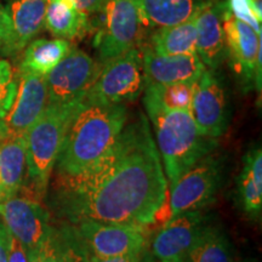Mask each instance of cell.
Segmentation results:
<instances>
[{"label":"cell","instance_id":"obj_1","mask_svg":"<svg viewBox=\"0 0 262 262\" xmlns=\"http://www.w3.org/2000/svg\"><path fill=\"white\" fill-rule=\"evenodd\" d=\"M168 181L149 122L140 113L95 165L56 176L52 206L64 224L90 220L148 227L164 204Z\"/></svg>","mask_w":262,"mask_h":262},{"label":"cell","instance_id":"obj_2","mask_svg":"<svg viewBox=\"0 0 262 262\" xmlns=\"http://www.w3.org/2000/svg\"><path fill=\"white\" fill-rule=\"evenodd\" d=\"M129 119L124 104L88 103L72 120L56 162V176H73L95 165L112 148Z\"/></svg>","mask_w":262,"mask_h":262},{"label":"cell","instance_id":"obj_3","mask_svg":"<svg viewBox=\"0 0 262 262\" xmlns=\"http://www.w3.org/2000/svg\"><path fill=\"white\" fill-rule=\"evenodd\" d=\"M156 133L157 148L168 187L211 152L216 140L201 133L189 111H168L145 104Z\"/></svg>","mask_w":262,"mask_h":262},{"label":"cell","instance_id":"obj_4","mask_svg":"<svg viewBox=\"0 0 262 262\" xmlns=\"http://www.w3.org/2000/svg\"><path fill=\"white\" fill-rule=\"evenodd\" d=\"M81 106L83 101L63 106L48 104L39 119L25 134L27 178L22 189L39 201L47 194L67 131Z\"/></svg>","mask_w":262,"mask_h":262},{"label":"cell","instance_id":"obj_5","mask_svg":"<svg viewBox=\"0 0 262 262\" xmlns=\"http://www.w3.org/2000/svg\"><path fill=\"white\" fill-rule=\"evenodd\" d=\"M220 180V162L205 156L169 186L165 202L157 211L153 224L163 226L185 212L202 210L214 201Z\"/></svg>","mask_w":262,"mask_h":262},{"label":"cell","instance_id":"obj_6","mask_svg":"<svg viewBox=\"0 0 262 262\" xmlns=\"http://www.w3.org/2000/svg\"><path fill=\"white\" fill-rule=\"evenodd\" d=\"M143 90L142 52L137 48L102 64L84 102L124 104L136 100Z\"/></svg>","mask_w":262,"mask_h":262},{"label":"cell","instance_id":"obj_7","mask_svg":"<svg viewBox=\"0 0 262 262\" xmlns=\"http://www.w3.org/2000/svg\"><path fill=\"white\" fill-rule=\"evenodd\" d=\"M101 15L102 25L94 40L101 64L140 47L145 27L135 0H107Z\"/></svg>","mask_w":262,"mask_h":262},{"label":"cell","instance_id":"obj_8","mask_svg":"<svg viewBox=\"0 0 262 262\" xmlns=\"http://www.w3.org/2000/svg\"><path fill=\"white\" fill-rule=\"evenodd\" d=\"M83 245L88 255L98 257H116L147 249L148 228L137 226L102 224L81 220L66 224Z\"/></svg>","mask_w":262,"mask_h":262},{"label":"cell","instance_id":"obj_9","mask_svg":"<svg viewBox=\"0 0 262 262\" xmlns=\"http://www.w3.org/2000/svg\"><path fill=\"white\" fill-rule=\"evenodd\" d=\"M102 64L75 47L55 66L47 78L48 104L63 106L81 102Z\"/></svg>","mask_w":262,"mask_h":262},{"label":"cell","instance_id":"obj_10","mask_svg":"<svg viewBox=\"0 0 262 262\" xmlns=\"http://www.w3.org/2000/svg\"><path fill=\"white\" fill-rule=\"evenodd\" d=\"M0 219L6 231L26 249L27 256L37 250L52 228L50 212L41 201L22 188L0 203Z\"/></svg>","mask_w":262,"mask_h":262},{"label":"cell","instance_id":"obj_11","mask_svg":"<svg viewBox=\"0 0 262 262\" xmlns=\"http://www.w3.org/2000/svg\"><path fill=\"white\" fill-rule=\"evenodd\" d=\"M191 113L203 135L215 140L224 135L228 125V103L215 71L206 68L195 83Z\"/></svg>","mask_w":262,"mask_h":262},{"label":"cell","instance_id":"obj_12","mask_svg":"<svg viewBox=\"0 0 262 262\" xmlns=\"http://www.w3.org/2000/svg\"><path fill=\"white\" fill-rule=\"evenodd\" d=\"M18 79L14 104L3 122L4 137L25 136L48 106L45 75L26 71L16 72Z\"/></svg>","mask_w":262,"mask_h":262},{"label":"cell","instance_id":"obj_13","mask_svg":"<svg viewBox=\"0 0 262 262\" xmlns=\"http://www.w3.org/2000/svg\"><path fill=\"white\" fill-rule=\"evenodd\" d=\"M222 28L225 33L226 49L232 66L243 83L250 86L255 84L257 58L261 55V33L234 17L222 3Z\"/></svg>","mask_w":262,"mask_h":262},{"label":"cell","instance_id":"obj_14","mask_svg":"<svg viewBox=\"0 0 262 262\" xmlns=\"http://www.w3.org/2000/svg\"><path fill=\"white\" fill-rule=\"evenodd\" d=\"M205 224L201 210L176 216L155 235L149 253L158 262H185L186 253Z\"/></svg>","mask_w":262,"mask_h":262},{"label":"cell","instance_id":"obj_15","mask_svg":"<svg viewBox=\"0 0 262 262\" xmlns=\"http://www.w3.org/2000/svg\"><path fill=\"white\" fill-rule=\"evenodd\" d=\"M142 52V71L145 86L198 81L206 67L196 54L163 56L157 54L148 45L141 48Z\"/></svg>","mask_w":262,"mask_h":262},{"label":"cell","instance_id":"obj_16","mask_svg":"<svg viewBox=\"0 0 262 262\" xmlns=\"http://www.w3.org/2000/svg\"><path fill=\"white\" fill-rule=\"evenodd\" d=\"M221 11L220 0H205L196 14L195 54L211 71L217 70L227 56Z\"/></svg>","mask_w":262,"mask_h":262},{"label":"cell","instance_id":"obj_17","mask_svg":"<svg viewBox=\"0 0 262 262\" xmlns=\"http://www.w3.org/2000/svg\"><path fill=\"white\" fill-rule=\"evenodd\" d=\"M48 0H11L5 6L11 35L4 55H15L34 39L45 25Z\"/></svg>","mask_w":262,"mask_h":262},{"label":"cell","instance_id":"obj_18","mask_svg":"<svg viewBox=\"0 0 262 262\" xmlns=\"http://www.w3.org/2000/svg\"><path fill=\"white\" fill-rule=\"evenodd\" d=\"M44 26L54 37L71 42L84 39L93 29L90 16L73 0H48Z\"/></svg>","mask_w":262,"mask_h":262},{"label":"cell","instance_id":"obj_19","mask_svg":"<svg viewBox=\"0 0 262 262\" xmlns=\"http://www.w3.org/2000/svg\"><path fill=\"white\" fill-rule=\"evenodd\" d=\"M26 172L25 136H6L0 140V191L4 201L21 191Z\"/></svg>","mask_w":262,"mask_h":262},{"label":"cell","instance_id":"obj_20","mask_svg":"<svg viewBox=\"0 0 262 262\" xmlns=\"http://www.w3.org/2000/svg\"><path fill=\"white\" fill-rule=\"evenodd\" d=\"M205 0H135L145 28H163L191 17Z\"/></svg>","mask_w":262,"mask_h":262},{"label":"cell","instance_id":"obj_21","mask_svg":"<svg viewBox=\"0 0 262 262\" xmlns=\"http://www.w3.org/2000/svg\"><path fill=\"white\" fill-rule=\"evenodd\" d=\"M196 14L198 10L181 24L158 28L150 35L147 45L163 56L195 54Z\"/></svg>","mask_w":262,"mask_h":262},{"label":"cell","instance_id":"obj_22","mask_svg":"<svg viewBox=\"0 0 262 262\" xmlns=\"http://www.w3.org/2000/svg\"><path fill=\"white\" fill-rule=\"evenodd\" d=\"M239 203L245 214L260 216L262 210V152L255 147L245 155L238 179Z\"/></svg>","mask_w":262,"mask_h":262},{"label":"cell","instance_id":"obj_23","mask_svg":"<svg viewBox=\"0 0 262 262\" xmlns=\"http://www.w3.org/2000/svg\"><path fill=\"white\" fill-rule=\"evenodd\" d=\"M73 44L64 39H33L25 48L18 71L47 75L63 58Z\"/></svg>","mask_w":262,"mask_h":262},{"label":"cell","instance_id":"obj_24","mask_svg":"<svg viewBox=\"0 0 262 262\" xmlns=\"http://www.w3.org/2000/svg\"><path fill=\"white\" fill-rule=\"evenodd\" d=\"M185 262H232L225 232L217 226L205 224L186 253Z\"/></svg>","mask_w":262,"mask_h":262},{"label":"cell","instance_id":"obj_25","mask_svg":"<svg viewBox=\"0 0 262 262\" xmlns=\"http://www.w3.org/2000/svg\"><path fill=\"white\" fill-rule=\"evenodd\" d=\"M195 83L182 81V83L164 85H147L145 86L143 103L153 104V106H158L168 111H189L191 112Z\"/></svg>","mask_w":262,"mask_h":262},{"label":"cell","instance_id":"obj_26","mask_svg":"<svg viewBox=\"0 0 262 262\" xmlns=\"http://www.w3.org/2000/svg\"><path fill=\"white\" fill-rule=\"evenodd\" d=\"M17 85V74L11 63L6 60H0V140L4 139L3 122L14 104Z\"/></svg>","mask_w":262,"mask_h":262},{"label":"cell","instance_id":"obj_27","mask_svg":"<svg viewBox=\"0 0 262 262\" xmlns=\"http://www.w3.org/2000/svg\"><path fill=\"white\" fill-rule=\"evenodd\" d=\"M58 229L60 235V262H88V255L67 225Z\"/></svg>","mask_w":262,"mask_h":262},{"label":"cell","instance_id":"obj_28","mask_svg":"<svg viewBox=\"0 0 262 262\" xmlns=\"http://www.w3.org/2000/svg\"><path fill=\"white\" fill-rule=\"evenodd\" d=\"M28 260L29 262H60V235L55 226H52L37 250L29 255Z\"/></svg>","mask_w":262,"mask_h":262},{"label":"cell","instance_id":"obj_29","mask_svg":"<svg viewBox=\"0 0 262 262\" xmlns=\"http://www.w3.org/2000/svg\"><path fill=\"white\" fill-rule=\"evenodd\" d=\"M226 8L235 18L250 26L255 32L261 33V22L257 21L251 11L249 0H227Z\"/></svg>","mask_w":262,"mask_h":262},{"label":"cell","instance_id":"obj_30","mask_svg":"<svg viewBox=\"0 0 262 262\" xmlns=\"http://www.w3.org/2000/svg\"><path fill=\"white\" fill-rule=\"evenodd\" d=\"M10 35H11V25L5 6L0 4V52L5 54Z\"/></svg>","mask_w":262,"mask_h":262},{"label":"cell","instance_id":"obj_31","mask_svg":"<svg viewBox=\"0 0 262 262\" xmlns=\"http://www.w3.org/2000/svg\"><path fill=\"white\" fill-rule=\"evenodd\" d=\"M8 262H29L26 249L19 244L17 239L10 234L9 239V261Z\"/></svg>","mask_w":262,"mask_h":262},{"label":"cell","instance_id":"obj_32","mask_svg":"<svg viewBox=\"0 0 262 262\" xmlns=\"http://www.w3.org/2000/svg\"><path fill=\"white\" fill-rule=\"evenodd\" d=\"M106 2L107 0H73L77 8L86 12L89 16L102 14Z\"/></svg>","mask_w":262,"mask_h":262},{"label":"cell","instance_id":"obj_33","mask_svg":"<svg viewBox=\"0 0 262 262\" xmlns=\"http://www.w3.org/2000/svg\"><path fill=\"white\" fill-rule=\"evenodd\" d=\"M145 250L140 251V253H133L127 255H122V256L116 257H107V258H98L91 255H88V262H140Z\"/></svg>","mask_w":262,"mask_h":262},{"label":"cell","instance_id":"obj_34","mask_svg":"<svg viewBox=\"0 0 262 262\" xmlns=\"http://www.w3.org/2000/svg\"><path fill=\"white\" fill-rule=\"evenodd\" d=\"M9 239L10 233L0 222V262L9 261Z\"/></svg>","mask_w":262,"mask_h":262},{"label":"cell","instance_id":"obj_35","mask_svg":"<svg viewBox=\"0 0 262 262\" xmlns=\"http://www.w3.org/2000/svg\"><path fill=\"white\" fill-rule=\"evenodd\" d=\"M140 262H158V261H157L155 256L149 253L148 249H146L145 253H143V255H142V257H141Z\"/></svg>","mask_w":262,"mask_h":262},{"label":"cell","instance_id":"obj_36","mask_svg":"<svg viewBox=\"0 0 262 262\" xmlns=\"http://www.w3.org/2000/svg\"><path fill=\"white\" fill-rule=\"evenodd\" d=\"M4 201V198H3V194H2V191H0V203Z\"/></svg>","mask_w":262,"mask_h":262}]
</instances>
